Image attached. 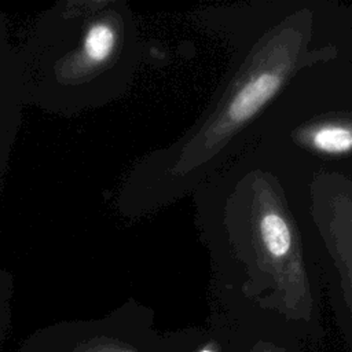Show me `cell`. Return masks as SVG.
Listing matches in <instances>:
<instances>
[{"label":"cell","mask_w":352,"mask_h":352,"mask_svg":"<svg viewBox=\"0 0 352 352\" xmlns=\"http://www.w3.org/2000/svg\"><path fill=\"white\" fill-rule=\"evenodd\" d=\"M121 41V21L116 15L102 18L85 32L82 45L77 56L80 67H99L107 63L116 54Z\"/></svg>","instance_id":"4"},{"label":"cell","mask_w":352,"mask_h":352,"mask_svg":"<svg viewBox=\"0 0 352 352\" xmlns=\"http://www.w3.org/2000/svg\"><path fill=\"white\" fill-rule=\"evenodd\" d=\"M199 224L214 261L236 272L239 292L263 311L309 322L314 293L300 230L279 180L261 168L228 176L202 199Z\"/></svg>","instance_id":"1"},{"label":"cell","mask_w":352,"mask_h":352,"mask_svg":"<svg viewBox=\"0 0 352 352\" xmlns=\"http://www.w3.org/2000/svg\"><path fill=\"white\" fill-rule=\"evenodd\" d=\"M249 352H286L283 346L271 342V341H264V340H258L256 341Z\"/></svg>","instance_id":"6"},{"label":"cell","mask_w":352,"mask_h":352,"mask_svg":"<svg viewBox=\"0 0 352 352\" xmlns=\"http://www.w3.org/2000/svg\"><path fill=\"white\" fill-rule=\"evenodd\" d=\"M70 352H136L135 348L117 338L98 336L76 345Z\"/></svg>","instance_id":"5"},{"label":"cell","mask_w":352,"mask_h":352,"mask_svg":"<svg viewBox=\"0 0 352 352\" xmlns=\"http://www.w3.org/2000/svg\"><path fill=\"white\" fill-rule=\"evenodd\" d=\"M314 14L294 11L270 26L248 50L202 116L176 142L154 155L151 188L158 205L195 192L227 148L301 70L337 56L316 47Z\"/></svg>","instance_id":"2"},{"label":"cell","mask_w":352,"mask_h":352,"mask_svg":"<svg viewBox=\"0 0 352 352\" xmlns=\"http://www.w3.org/2000/svg\"><path fill=\"white\" fill-rule=\"evenodd\" d=\"M293 142L322 157L352 154V111H331L308 120L292 131Z\"/></svg>","instance_id":"3"},{"label":"cell","mask_w":352,"mask_h":352,"mask_svg":"<svg viewBox=\"0 0 352 352\" xmlns=\"http://www.w3.org/2000/svg\"><path fill=\"white\" fill-rule=\"evenodd\" d=\"M194 352H221V345L217 340H208L206 342L201 344Z\"/></svg>","instance_id":"7"}]
</instances>
